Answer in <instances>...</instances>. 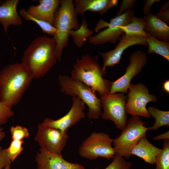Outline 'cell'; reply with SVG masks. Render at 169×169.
Masks as SVG:
<instances>
[{
  "mask_svg": "<svg viewBox=\"0 0 169 169\" xmlns=\"http://www.w3.org/2000/svg\"><path fill=\"white\" fill-rule=\"evenodd\" d=\"M59 59L55 41L46 36L35 38L25 50L22 63L34 79L44 77Z\"/></svg>",
  "mask_w": 169,
  "mask_h": 169,
  "instance_id": "6da1fadb",
  "label": "cell"
},
{
  "mask_svg": "<svg viewBox=\"0 0 169 169\" xmlns=\"http://www.w3.org/2000/svg\"><path fill=\"white\" fill-rule=\"evenodd\" d=\"M33 79L22 63L6 66L0 71V101L12 107L16 105Z\"/></svg>",
  "mask_w": 169,
  "mask_h": 169,
  "instance_id": "7a4b0ae2",
  "label": "cell"
},
{
  "mask_svg": "<svg viewBox=\"0 0 169 169\" xmlns=\"http://www.w3.org/2000/svg\"><path fill=\"white\" fill-rule=\"evenodd\" d=\"M99 57L98 55L92 56L86 54L83 55L81 59H77L71 77L83 83L101 96L109 92L112 82L103 78L106 73L100 66Z\"/></svg>",
  "mask_w": 169,
  "mask_h": 169,
  "instance_id": "3957f363",
  "label": "cell"
},
{
  "mask_svg": "<svg viewBox=\"0 0 169 169\" xmlns=\"http://www.w3.org/2000/svg\"><path fill=\"white\" fill-rule=\"evenodd\" d=\"M73 0H62L54 15L53 26L57 30L53 36L59 61L63 49L67 46L70 32L79 27Z\"/></svg>",
  "mask_w": 169,
  "mask_h": 169,
  "instance_id": "277c9868",
  "label": "cell"
},
{
  "mask_svg": "<svg viewBox=\"0 0 169 169\" xmlns=\"http://www.w3.org/2000/svg\"><path fill=\"white\" fill-rule=\"evenodd\" d=\"M58 81L61 92L67 95L78 97L87 105L89 119L97 120L99 118L102 113L101 100L95 92L83 83L68 76L59 75Z\"/></svg>",
  "mask_w": 169,
  "mask_h": 169,
  "instance_id": "5b68a950",
  "label": "cell"
},
{
  "mask_svg": "<svg viewBox=\"0 0 169 169\" xmlns=\"http://www.w3.org/2000/svg\"><path fill=\"white\" fill-rule=\"evenodd\" d=\"M146 122L142 121L139 116H131L120 135L113 140V144L115 154L126 159L131 156L132 149L141 138L146 136L149 127Z\"/></svg>",
  "mask_w": 169,
  "mask_h": 169,
  "instance_id": "8992f818",
  "label": "cell"
},
{
  "mask_svg": "<svg viewBox=\"0 0 169 169\" xmlns=\"http://www.w3.org/2000/svg\"><path fill=\"white\" fill-rule=\"evenodd\" d=\"M113 140L104 132H92L82 143L79 149V156L90 160L99 157L113 158L115 151L112 146Z\"/></svg>",
  "mask_w": 169,
  "mask_h": 169,
  "instance_id": "52a82bcc",
  "label": "cell"
},
{
  "mask_svg": "<svg viewBox=\"0 0 169 169\" xmlns=\"http://www.w3.org/2000/svg\"><path fill=\"white\" fill-rule=\"evenodd\" d=\"M103 120H109L116 127L122 131L126 126L128 120L125 110L126 95L123 93H108L100 96Z\"/></svg>",
  "mask_w": 169,
  "mask_h": 169,
  "instance_id": "ba28073f",
  "label": "cell"
},
{
  "mask_svg": "<svg viewBox=\"0 0 169 169\" xmlns=\"http://www.w3.org/2000/svg\"><path fill=\"white\" fill-rule=\"evenodd\" d=\"M127 95L125 110L131 116H141L150 118L151 115L146 108L150 102H156L158 100L155 95L150 94L148 87L142 83L131 84Z\"/></svg>",
  "mask_w": 169,
  "mask_h": 169,
  "instance_id": "9c48e42d",
  "label": "cell"
},
{
  "mask_svg": "<svg viewBox=\"0 0 169 169\" xmlns=\"http://www.w3.org/2000/svg\"><path fill=\"white\" fill-rule=\"evenodd\" d=\"M134 15V11L131 9L120 16L115 17L110 20L109 23H107L106 28L89 38V43L94 45L108 43H116L125 34L120 27L129 24Z\"/></svg>",
  "mask_w": 169,
  "mask_h": 169,
  "instance_id": "30bf717a",
  "label": "cell"
},
{
  "mask_svg": "<svg viewBox=\"0 0 169 169\" xmlns=\"http://www.w3.org/2000/svg\"><path fill=\"white\" fill-rule=\"evenodd\" d=\"M68 131L64 132L58 129L39 124L34 139L40 148L59 155L66 145L68 138Z\"/></svg>",
  "mask_w": 169,
  "mask_h": 169,
  "instance_id": "8fae6325",
  "label": "cell"
},
{
  "mask_svg": "<svg viewBox=\"0 0 169 169\" xmlns=\"http://www.w3.org/2000/svg\"><path fill=\"white\" fill-rule=\"evenodd\" d=\"M148 58L146 53L142 50L134 51L130 57L129 65L125 69L123 75L112 82L111 89L108 93H127L132 79L140 73L147 63Z\"/></svg>",
  "mask_w": 169,
  "mask_h": 169,
  "instance_id": "7c38bea8",
  "label": "cell"
},
{
  "mask_svg": "<svg viewBox=\"0 0 169 169\" xmlns=\"http://www.w3.org/2000/svg\"><path fill=\"white\" fill-rule=\"evenodd\" d=\"M147 39V37L124 34L114 49L100 53L103 61L102 68L105 70L106 67H113L118 64L125 50L131 46L139 44L148 47Z\"/></svg>",
  "mask_w": 169,
  "mask_h": 169,
  "instance_id": "4fadbf2b",
  "label": "cell"
},
{
  "mask_svg": "<svg viewBox=\"0 0 169 169\" xmlns=\"http://www.w3.org/2000/svg\"><path fill=\"white\" fill-rule=\"evenodd\" d=\"M73 104L68 113L56 120L46 118L41 123L47 126L60 130L63 132L68 131L85 117V103L77 96L72 97Z\"/></svg>",
  "mask_w": 169,
  "mask_h": 169,
  "instance_id": "5bb4252c",
  "label": "cell"
},
{
  "mask_svg": "<svg viewBox=\"0 0 169 169\" xmlns=\"http://www.w3.org/2000/svg\"><path fill=\"white\" fill-rule=\"evenodd\" d=\"M36 169H85L82 165L68 162L59 155L40 148L35 157Z\"/></svg>",
  "mask_w": 169,
  "mask_h": 169,
  "instance_id": "9a60e30c",
  "label": "cell"
},
{
  "mask_svg": "<svg viewBox=\"0 0 169 169\" xmlns=\"http://www.w3.org/2000/svg\"><path fill=\"white\" fill-rule=\"evenodd\" d=\"M61 0H39L38 5H31L26 10L33 17L53 25L54 15Z\"/></svg>",
  "mask_w": 169,
  "mask_h": 169,
  "instance_id": "2e32d148",
  "label": "cell"
},
{
  "mask_svg": "<svg viewBox=\"0 0 169 169\" xmlns=\"http://www.w3.org/2000/svg\"><path fill=\"white\" fill-rule=\"evenodd\" d=\"M74 4L77 15L84 16L85 12L89 11L102 15L111 8L117 6V0H74Z\"/></svg>",
  "mask_w": 169,
  "mask_h": 169,
  "instance_id": "e0dca14e",
  "label": "cell"
},
{
  "mask_svg": "<svg viewBox=\"0 0 169 169\" xmlns=\"http://www.w3.org/2000/svg\"><path fill=\"white\" fill-rule=\"evenodd\" d=\"M19 2V0H6L0 5V22L6 33L10 26H20L22 24V18L17 11Z\"/></svg>",
  "mask_w": 169,
  "mask_h": 169,
  "instance_id": "ac0fdd59",
  "label": "cell"
},
{
  "mask_svg": "<svg viewBox=\"0 0 169 169\" xmlns=\"http://www.w3.org/2000/svg\"><path fill=\"white\" fill-rule=\"evenodd\" d=\"M143 18L146 22L144 31L154 38L161 41H169V27L151 13L144 15Z\"/></svg>",
  "mask_w": 169,
  "mask_h": 169,
  "instance_id": "d6986e66",
  "label": "cell"
},
{
  "mask_svg": "<svg viewBox=\"0 0 169 169\" xmlns=\"http://www.w3.org/2000/svg\"><path fill=\"white\" fill-rule=\"evenodd\" d=\"M162 150L154 146L145 136L140 139L132 149L131 154L137 156L146 162L153 165L155 163L157 156Z\"/></svg>",
  "mask_w": 169,
  "mask_h": 169,
  "instance_id": "ffe728a7",
  "label": "cell"
},
{
  "mask_svg": "<svg viewBox=\"0 0 169 169\" xmlns=\"http://www.w3.org/2000/svg\"><path fill=\"white\" fill-rule=\"evenodd\" d=\"M147 34L148 54H159L169 61V43L157 39Z\"/></svg>",
  "mask_w": 169,
  "mask_h": 169,
  "instance_id": "44dd1931",
  "label": "cell"
},
{
  "mask_svg": "<svg viewBox=\"0 0 169 169\" xmlns=\"http://www.w3.org/2000/svg\"><path fill=\"white\" fill-rule=\"evenodd\" d=\"M93 33L94 31L88 28V23L84 18L79 28L76 30H71L69 34L72 38L75 45L80 48L87 39L92 36Z\"/></svg>",
  "mask_w": 169,
  "mask_h": 169,
  "instance_id": "7402d4cb",
  "label": "cell"
},
{
  "mask_svg": "<svg viewBox=\"0 0 169 169\" xmlns=\"http://www.w3.org/2000/svg\"><path fill=\"white\" fill-rule=\"evenodd\" d=\"M146 24V22L143 18H138L134 15L129 24L120 28L125 34L147 37V34L144 31Z\"/></svg>",
  "mask_w": 169,
  "mask_h": 169,
  "instance_id": "603a6c76",
  "label": "cell"
},
{
  "mask_svg": "<svg viewBox=\"0 0 169 169\" xmlns=\"http://www.w3.org/2000/svg\"><path fill=\"white\" fill-rule=\"evenodd\" d=\"M147 110L149 114L155 120L153 125L149 127L148 131H155L162 127L169 126V111L161 110L152 106H149Z\"/></svg>",
  "mask_w": 169,
  "mask_h": 169,
  "instance_id": "cb8c5ba5",
  "label": "cell"
},
{
  "mask_svg": "<svg viewBox=\"0 0 169 169\" xmlns=\"http://www.w3.org/2000/svg\"><path fill=\"white\" fill-rule=\"evenodd\" d=\"M19 14L21 17L25 20L32 21L35 22L44 33L54 36L57 33L56 29L53 25L48 22L33 17L27 13L24 8H22L20 10Z\"/></svg>",
  "mask_w": 169,
  "mask_h": 169,
  "instance_id": "d4e9b609",
  "label": "cell"
},
{
  "mask_svg": "<svg viewBox=\"0 0 169 169\" xmlns=\"http://www.w3.org/2000/svg\"><path fill=\"white\" fill-rule=\"evenodd\" d=\"M161 151L156 157L155 169H169V140H164Z\"/></svg>",
  "mask_w": 169,
  "mask_h": 169,
  "instance_id": "484cf974",
  "label": "cell"
},
{
  "mask_svg": "<svg viewBox=\"0 0 169 169\" xmlns=\"http://www.w3.org/2000/svg\"><path fill=\"white\" fill-rule=\"evenodd\" d=\"M23 140H12L9 146L6 149L7 155L11 162H13L23 150Z\"/></svg>",
  "mask_w": 169,
  "mask_h": 169,
  "instance_id": "4316f807",
  "label": "cell"
},
{
  "mask_svg": "<svg viewBox=\"0 0 169 169\" xmlns=\"http://www.w3.org/2000/svg\"><path fill=\"white\" fill-rule=\"evenodd\" d=\"M113 159L105 169H132V163L123 157L115 154Z\"/></svg>",
  "mask_w": 169,
  "mask_h": 169,
  "instance_id": "83f0119b",
  "label": "cell"
},
{
  "mask_svg": "<svg viewBox=\"0 0 169 169\" xmlns=\"http://www.w3.org/2000/svg\"><path fill=\"white\" fill-rule=\"evenodd\" d=\"M12 108L0 101V126L6 124L14 115Z\"/></svg>",
  "mask_w": 169,
  "mask_h": 169,
  "instance_id": "f1b7e54d",
  "label": "cell"
},
{
  "mask_svg": "<svg viewBox=\"0 0 169 169\" xmlns=\"http://www.w3.org/2000/svg\"><path fill=\"white\" fill-rule=\"evenodd\" d=\"M10 132L12 140H23L28 138L29 135L28 129L19 125L12 126Z\"/></svg>",
  "mask_w": 169,
  "mask_h": 169,
  "instance_id": "f546056e",
  "label": "cell"
},
{
  "mask_svg": "<svg viewBox=\"0 0 169 169\" xmlns=\"http://www.w3.org/2000/svg\"><path fill=\"white\" fill-rule=\"evenodd\" d=\"M159 19L166 23L169 24V1L163 4L159 11L155 14Z\"/></svg>",
  "mask_w": 169,
  "mask_h": 169,
  "instance_id": "4dcf8cb0",
  "label": "cell"
},
{
  "mask_svg": "<svg viewBox=\"0 0 169 169\" xmlns=\"http://www.w3.org/2000/svg\"><path fill=\"white\" fill-rule=\"evenodd\" d=\"M136 2L135 0H122L121 6L115 17L120 16L126 11L132 9L135 6Z\"/></svg>",
  "mask_w": 169,
  "mask_h": 169,
  "instance_id": "1f68e13d",
  "label": "cell"
},
{
  "mask_svg": "<svg viewBox=\"0 0 169 169\" xmlns=\"http://www.w3.org/2000/svg\"><path fill=\"white\" fill-rule=\"evenodd\" d=\"M11 162L6 149H3L0 146V169H4L8 165L10 164Z\"/></svg>",
  "mask_w": 169,
  "mask_h": 169,
  "instance_id": "d6a6232c",
  "label": "cell"
},
{
  "mask_svg": "<svg viewBox=\"0 0 169 169\" xmlns=\"http://www.w3.org/2000/svg\"><path fill=\"white\" fill-rule=\"evenodd\" d=\"M160 1L159 0H145V4L143 7V12L144 15L150 13V9L152 6L156 2Z\"/></svg>",
  "mask_w": 169,
  "mask_h": 169,
  "instance_id": "836d02e7",
  "label": "cell"
},
{
  "mask_svg": "<svg viewBox=\"0 0 169 169\" xmlns=\"http://www.w3.org/2000/svg\"><path fill=\"white\" fill-rule=\"evenodd\" d=\"M152 139L153 140H169V131H168L161 134L154 136L152 138Z\"/></svg>",
  "mask_w": 169,
  "mask_h": 169,
  "instance_id": "e575fe53",
  "label": "cell"
},
{
  "mask_svg": "<svg viewBox=\"0 0 169 169\" xmlns=\"http://www.w3.org/2000/svg\"><path fill=\"white\" fill-rule=\"evenodd\" d=\"M162 88L163 90L167 94L169 93V80L167 79L163 83Z\"/></svg>",
  "mask_w": 169,
  "mask_h": 169,
  "instance_id": "d590c367",
  "label": "cell"
},
{
  "mask_svg": "<svg viewBox=\"0 0 169 169\" xmlns=\"http://www.w3.org/2000/svg\"><path fill=\"white\" fill-rule=\"evenodd\" d=\"M5 134L3 129L0 128V142H1L5 137Z\"/></svg>",
  "mask_w": 169,
  "mask_h": 169,
  "instance_id": "8d00e7d4",
  "label": "cell"
},
{
  "mask_svg": "<svg viewBox=\"0 0 169 169\" xmlns=\"http://www.w3.org/2000/svg\"><path fill=\"white\" fill-rule=\"evenodd\" d=\"M10 165L11 164L8 165L4 169H10Z\"/></svg>",
  "mask_w": 169,
  "mask_h": 169,
  "instance_id": "74e56055",
  "label": "cell"
},
{
  "mask_svg": "<svg viewBox=\"0 0 169 169\" xmlns=\"http://www.w3.org/2000/svg\"><path fill=\"white\" fill-rule=\"evenodd\" d=\"M3 2H2L0 1V5Z\"/></svg>",
  "mask_w": 169,
  "mask_h": 169,
  "instance_id": "f35d334b",
  "label": "cell"
},
{
  "mask_svg": "<svg viewBox=\"0 0 169 169\" xmlns=\"http://www.w3.org/2000/svg\"></svg>",
  "mask_w": 169,
  "mask_h": 169,
  "instance_id": "ab89813d",
  "label": "cell"
}]
</instances>
